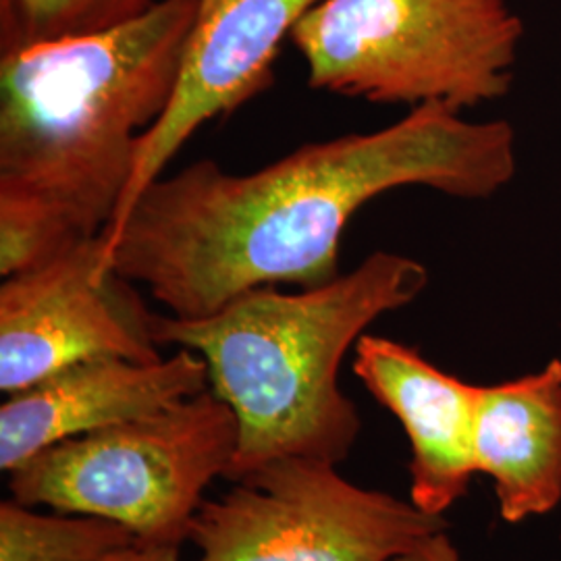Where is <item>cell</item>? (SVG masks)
<instances>
[{
	"label": "cell",
	"mask_w": 561,
	"mask_h": 561,
	"mask_svg": "<svg viewBox=\"0 0 561 561\" xmlns=\"http://www.w3.org/2000/svg\"><path fill=\"white\" fill-rule=\"evenodd\" d=\"M516 171L507 121L424 104L377 131L304 144L252 173L202 159L162 175L104 241L102 273L146 285L171 317L202 319L259 287L335 279L347 225L382 194L426 187L486 201Z\"/></svg>",
	"instance_id": "cell-1"
},
{
	"label": "cell",
	"mask_w": 561,
	"mask_h": 561,
	"mask_svg": "<svg viewBox=\"0 0 561 561\" xmlns=\"http://www.w3.org/2000/svg\"><path fill=\"white\" fill-rule=\"evenodd\" d=\"M198 0L0 53V275L104 236L180 76Z\"/></svg>",
	"instance_id": "cell-2"
},
{
	"label": "cell",
	"mask_w": 561,
	"mask_h": 561,
	"mask_svg": "<svg viewBox=\"0 0 561 561\" xmlns=\"http://www.w3.org/2000/svg\"><path fill=\"white\" fill-rule=\"evenodd\" d=\"M426 285L421 261L379 250L317 287H259L202 319L157 314V341L198 354L208 389L236 414L225 479L280 458L345 460L362 419L341 389V364L373 322L419 300Z\"/></svg>",
	"instance_id": "cell-3"
},
{
	"label": "cell",
	"mask_w": 561,
	"mask_h": 561,
	"mask_svg": "<svg viewBox=\"0 0 561 561\" xmlns=\"http://www.w3.org/2000/svg\"><path fill=\"white\" fill-rule=\"evenodd\" d=\"M522 38L510 0H321L289 42L312 90L463 113L510 94Z\"/></svg>",
	"instance_id": "cell-4"
},
{
	"label": "cell",
	"mask_w": 561,
	"mask_h": 561,
	"mask_svg": "<svg viewBox=\"0 0 561 561\" xmlns=\"http://www.w3.org/2000/svg\"><path fill=\"white\" fill-rule=\"evenodd\" d=\"M236 449V414L208 389L44 449L9 474V491L23 505L117 522L140 542L183 545Z\"/></svg>",
	"instance_id": "cell-5"
},
{
	"label": "cell",
	"mask_w": 561,
	"mask_h": 561,
	"mask_svg": "<svg viewBox=\"0 0 561 561\" xmlns=\"http://www.w3.org/2000/svg\"><path fill=\"white\" fill-rule=\"evenodd\" d=\"M412 502L364 489L317 458H280L202 503L196 561H391L447 530Z\"/></svg>",
	"instance_id": "cell-6"
},
{
	"label": "cell",
	"mask_w": 561,
	"mask_h": 561,
	"mask_svg": "<svg viewBox=\"0 0 561 561\" xmlns=\"http://www.w3.org/2000/svg\"><path fill=\"white\" fill-rule=\"evenodd\" d=\"M104 240L80 241L0 285V391L11 396L76 362L162 358L157 314L131 280L102 273Z\"/></svg>",
	"instance_id": "cell-7"
},
{
	"label": "cell",
	"mask_w": 561,
	"mask_h": 561,
	"mask_svg": "<svg viewBox=\"0 0 561 561\" xmlns=\"http://www.w3.org/2000/svg\"><path fill=\"white\" fill-rule=\"evenodd\" d=\"M319 2L198 0L171 101L140 140L131 180L102 240L119 231L144 190L164 175L202 125L236 113L273 85L280 44Z\"/></svg>",
	"instance_id": "cell-8"
},
{
	"label": "cell",
	"mask_w": 561,
	"mask_h": 561,
	"mask_svg": "<svg viewBox=\"0 0 561 561\" xmlns=\"http://www.w3.org/2000/svg\"><path fill=\"white\" fill-rule=\"evenodd\" d=\"M204 391L206 362L183 347L152 362L117 356L76 362L2 403L0 470L11 474L57 443L161 412Z\"/></svg>",
	"instance_id": "cell-9"
},
{
	"label": "cell",
	"mask_w": 561,
	"mask_h": 561,
	"mask_svg": "<svg viewBox=\"0 0 561 561\" xmlns=\"http://www.w3.org/2000/svg\"><path fill=\"white\" fill-rule=\"evenodd\" d=\"M352 370L403 426L410 442V502L443 516L477 474L481 385L445 373L410 345L370 333L356 343Z\"/></svg>",
	"instance_id": "cell-10"
},
{
	"label": "cell",
	"mask_w": 561,
	"mask_h": 561,
	"mask_svg": "<svg viewBox=\"0 0 561 561\" xmlns=\"http://www.w3.org/2000/svg\"><path fill=\"white\" fill-rule=\"evenodd\" d=\"M477 472L491 477L505 522L553 512L561 502V360L481 387L474 422Z\"/></svg>",
	"instance_id": "cell-11"
},
{
	"label": "cell",
	"mask_w": 561,
	"mask_h": 561,
	"mask_svg": "<svg viewBox=\"0 0 561 561\" xmlns=\"http://www.w3.org/2000/svg\"><path fill=\"white\" fill-rule=\"evenodd\" d=\"M134 542L136 535L117 522L44 514L13 497L0 503V561H101Z\"/></svg>",
	"instance_id": "cell-12"
},
{
	"label": "cell",
	"mask_w": 561,
	"mask_h": 561,
	"mask_svg": "<svg viewBox=\"0 0 561 561\" xmlns=\"http://www.w3.org/2000/svg\"><path fill=\"white\" fill-rule=\"evenodd\" d=\"M157 0H0V53L92 34L144 15Z\"/></svg>",
	"instance_id": "cell-13"
},
{
	"label": "cell",
	"mask_w": 561,
	"mask_h": 561,
	"mask_svg": "<svg viewBox=\"0 0 561 561\" xmlns=\"http://www.w3.org/2000/svg\"><path fill=\"white\" fill-rule=\"evenodd\" d=\"M391 561H461L456 545L447 537L445 530H439L416 547L403 551L396 560Z\"/></svg>",
	"instance_id": "cell-14"
},
{
	"label": "cell",
	"mask_w": 561,
	"mask_h": 561,
	"mask_svg": "<svg viewBox=\"0 0 561 561\" xmlns=\"http://www.w3.org/2000/svg\"><path fill=\"white\" fill-rule=\"evenodd\" d=\"M101 561H185L181 558V545L134 542L108 553Z\"/></svg>",
	"instance_id": "cell-15"
}]
</instances>
